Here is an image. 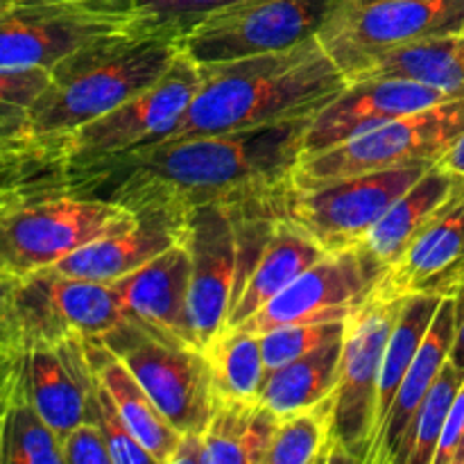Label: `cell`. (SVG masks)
Wrapping results in <instances>:
<instances>
[{
    "mask_svg": "<svg viewBox=\"0 0 464 464\" xmlns=\"http://www.w3.org/2000/svg\"><path fill=\"white\" fill-rule=\"evenodd\" d=\"M18 370L32 403L59 440L89 420V392L95 374L84 340L25 344L18 353Z\"/></svg>",
    "mask_w": 464,
    "mask_h": 464,
    "instance_id": "cell-17",
    "label": "cell"
},
{
    "mask_svg": "<svg viewBox=\"0 0 464 464\" xmlns=\"http://www.w3.org/2000/svg\"><path fill=\"white\" fill-rule=\"evenodd\" d=\"M170 464H207V447L202 433H184Z\"/></svg>",
    "mask_w": 464,
    "mask_h": 464,
    "instance_id": "cell-42",
    "label": "cell"
},
{
    "mask_svg": "<svg viewBox=\"0 0 464 464\" xmlns=\"http://www.w3.org/2000/svg\"><path fill=\"white\" fill-rule=\"evenodd\" d=\"M401 302L403 295L390 293L381 284L379 290L347 320L338 381L326 399L329 440L324 464H370L376 442L381 361Z\"/></svg>",
    "mask_w": 464,
    "mask_h": 464,
    "instance_id": "cell-4",
    "label": "cell"
},
{
    "mask_svg": "<svg viewBox=\"0 0 464 464\" xmlns=\"http://www.w3.org/2000/svg\"><path fill=\"white\" fill-rule=\"evenodd\" d=\"M343 338L263 376L258 401L279 417L308 411L331 397L338 381Z\"/></svg>",
    "mask_w": 464,
    "mask_h": 464,
    "instance_id": "cell-27",
    "label": "cell"
},
{
    "mask_svg": "<svg viewBox=\"0 0 464 464\" xmlns=\"http://www.w3.org/2000/svg\"><path fill=\"white\" fill-rule=\"evenodd\" d=\"M456 464H464V438L460 449H458V456H456Z\"/></svg>",
    "mask_w": 464,
    "mask_h": 464,
    "instance_id": "cell-47",
    "label": "cell"
},
{
    "mask_svg": "<svg viewBox=\"0 0 464 464\" xmlns=\"http://www.w3.org/2000/svg\"><path fill=\"white\" fill-rule=\"evenodd\" d=\"M464 438V383L458 390L456 399L449 411L447 424H444L442 438H440L438 453H435L433 464H456L458 449H460Z\"/></svg>",
    "mask_w": 464,
    "mask_h": 464,
    "instance_id": "cell-40",
    "label": "cell"
},
{
    "mask_svg": "<svg viewBox=\"0 0 464 464\" xmlns=\"http://www.w3.org/2000/svg\"><path fill=\"white\" fill-rule=\"evenodd\" d=\"M464 254V195L453 199L430 225L412 238L388 267L383 285L394 295L438 290Z\"/></svg>",
    "mask_w": 464,
    "mask_h": 464,
    "instance_id": "cell-24",
    "label": "cell"
},
{
    "mask_svg": "<svg viewBox=\"0 0 464 464\" xmlns=\"http://www.w3.org/2000/svg\"><path fill=\"white\" fill-rule=\"evenodd\" d=\"M279 415L258 399L218 401L204 430L207 464H266Z\"/></svg>",
    "mask_w": 464,
    "mask_h": 464,
    "instance_id": "cell-25",
    "label": "cell"
},
{
    "mask_svg": "<svg viewBox=\"0 0 464 464\" xmlns=\"http://www.w3.org/2000/svg\"><path fill=\"white\" fill-rule=\"evenodd\" d=\"M462 279H464V254L460 256V261L453 266V270L444 276L442 284L438 285V293H449V290H451L456 284H460Z\"/></svg>",
    "mask_w": 464,
    "mask_h": 464,
    "instance_id": "cell-45",
    "label": "cell"
},
{
    "mask_svg": "<svg viewBox=\"0 0 464 464\" xmlns=\"http://www.w3.org/2000/svg\"><path fill=\"white\" fill-rule=\"evenodd\" d=\"M453 334H456V299L451 293H444L442 304L426 331L424 343L417 349L415 358L399 385L397 397L390 406L388 417L381 426L370 464H403V449H406L412 420H415L429 390L433 388L444 362L449 361Z\"/></svg>",
    "mask_w": 464,
    "mask_h": 464,
    "instance_id": "cell-19",
    "label": "cell"
},
{
    "mask_svg": "<svg viewBox=\"0 0 464 464\" xmlns=\"http://www.w3.org/2000/svg\"><path fill=\"white\" fill-rule=\"evenodd\" d=\"M329 440V406L279 417L266 464H324Z\"/></svg>",
    "mask_w": 464,
    "mask_h": 464,
    "instance_id": "cell-34",
    "label": "cell"
},
{
    "mask_svg": "<svg viewBox=\"0 0 464 464\" xmlns=\"http://www.w3.org/2000/svg\"><path fill=\"white\" fill-rule=\"evenodd\" d=\"M385 275L388 267L367 249L329 252L240 326L263 334L285 324L344 322L379 290Z\"/></svg>",
    "mask_w": 464,
    "mask_h": 464,
    "instance_id": "cell-13",
    "label": "cell"
},
{
    "mask_svg": "<svg viewBox=\"0 0 464 464\" xmlns=\"http://www.w3.org/2000/svg\"><path fill=\"white\" fill-rule=\"evenodd\" d=\"M63 464H113L107 440L93 421H82L62 440Z\"/></svg>",
    "mask_w": 464,
    "mask_h": 464,
    "instance_id": "cell-38",
    "label": "cell"
},
{
    "mask_svg": "<svg viewBox=\"0 0 464 464\" xmlns=\"http://www.w3.org/2000/svg\"><path fill=\"white\" fill-rule=\"evenodd\" d=\"M0 464H63L62 440L32 403L23 385L18 361L3 406Z\"/></svg>",
    "mask_w": 464,
    "mask_h": 464,
    "instance_id": "cell-29",
    "label": "cell"
},
{
    "mask_svg": "<svg viewBox=\"0 0 464 464\" xmlns=\"http://www.w3.org/2000/svg\"><path fill=\"white\" fill-rule=\"evenodd\" d=\"M460 195H464V177L444 168L442 163H435L390 204L361 247L367 249L381 266L390 267L406 252L412 238Z\"/></svg>",
    "mask_w": 464,
    "mask_h": 464,
    "instance_id": "cell-22",
    "label": "cell"
},
{
    "mask_svg": "<svg viewBox=\"0 0 464 464\" xmlns=\"http://www.w3.org/2000/svg\"><path fill=\"white\" fill-rule=\"evenodd\" d=\"M16 275L0 270V365L14 361L21 353L23 343L18 334L16 313H14V293H16Z\"/></svg>",
    "mask_w": 464,
    "mask_h": 464,
    "instance_id": "cell-39",
    "label": "cell"
},
{
    "mask_svg": "<svg viewBox=\"0 0 464 464\" xmlns=\"http://www.w3.org/2000/svg\"><path fill=\"white\" fill-rule=\"evenodd\" d=\"M0 456H3V408H0Z\"/></svg>",
    "mask_w": 464,
    "mask_h": 464,
    "instance_id": "cell-48",
    "label": "cell"
},
{
    "mask_svg": "<svg viewBox=\"0 0 464 464\" xmlns=\"http://www.w3.org/2000/svg\"><path fill=\"white\" fill-rule=\"evenodd\" d=\"M462 383L464 372L460 367L453 365L451 361L444 362L442 372L412 420L406 449H403V464H433L449 411H451V403Z\"/></svg>",
    "mask_w": 464,
    "mask_h": 464,
    "instance_id": "cell-33",
    "label": "cell"
},
{
    "mask_svg": "<svg viewBox=\"0 0 464 464\" xmlns=\"http://www.w3.org/2000/svg\"><path fill=\"white\" fill-rule=\"evenodd\" d=\"M456 98L458 95L438 86L401 77L349 80L347 86L308 121L302 159L335 148L392 118Z\"/></svg>",
    "mask_w": 464,
    "mask_h": 464,
    "instance_id": "cell-16",
    "label": "cell"
},
{
    "mask_svg": "<svg viewBox=\"0 0 464 464\" xmlns=\"http://www.w3.org/2000/svg\"><path fill=\"white\" fill-rule=\"evenodd\" d=\"M16 5H18V0H0V16H3V14H7L12 7H16Z\"/></svg>",
    "mask_w": 464,
    "mask_h": 464,
    "instance_id": "cell-46",
    "label": "cell"
},
{
    "mask_svg": "<svg viewBox=\"0 0 464 464\" xmlns=\"http://www.w3.org/2000/svg\"><path fill=\"white\" fill-rule=\"evenodd\" d=\"M462 281H464V279H462Z\"/></svg>",
    "mask_w": 464,
    "mask_h": 464,
    "instance_id": "cell-51",
    "label": "cell"
},
{
    "mask_svg": "<svg viewBox=\"0 0 464 464\" xmlns=\"http://www.w3.org/2000/svg\"><path fill=\"white\" fill-rule=\"evenodd\" d=\"M347 329L344 322H320V324H285L276 329L263 331L261 335V352L263 367L267 372H275L334 340L343 338Z\"/></svg>",
    "mask_w": 464,
    "mask_h": 464,
    "instance_id": "cell-35",
    "label": "cell"
},
{
    "mask_svg": "<svg viewBox=\"0 0 464 464\" xmlns=\"http://www.w3.org/2000/svg\"><path fill=\"white\" fill-rule=\"evenodd\" d=\"M370 77H401V80L424 82L464 98V34L435 36V39L403 45L372 59L347 80H370Z\"/></svg>",
    "mask_w": 464,
    "mask_h": 464,
    "instance_id": "cell-26",
    "label": "cell"
},
{
    "mask_svg": "<svg viewBox=\"0 0 464 464\" xmlns=\"http://www.w3.org/2000/svg\"><path fill=\"white\" fill-rule=\"evenodd\" d=\"M449 293H451L453 299H456V334H453V344H451V353H449V361L464 372V281L453 285Z\"/></svg>",
    "mask_w": 464,
    "mask_h": 464,
    "instance_id": "cell-41",
    "label": "cell"
},
{
    "mask_svg": "<svg viewBox=\"0 0 464 464\" xmlns=\"http://www.w3.org/2000/svg\"><path fill=\"white\" fill-rule=\"evenodd\" d=\"M440 163H442L444 168H449V170L458 172V175L464 177V134L460 136V140H458V143L453 145L442 159H440Z\"/></svg>",
    "mask_w": 464,
    "mask_h": 464,
    "instance_id": "cell-43",
    "label": "cell"
},
{
    "mask_svg": "<svg viewBox=\"0 0 464 464\" xmlns=\"http://www.w3.org/2000/svg\"><path fill=\"white\" fill-rule=\"evenodd\" d=\"M139 213L111 199L53 190L0 208V270L30 275L84 245L130 229Z\"/></svg>",
    "mask_w": 464,
    "mask_h": 464,
    "instance_id": "cell-5",
    "label": "cell"
},
{
    "mask_svg": "<svg viewBox=\"0 0 464 464\" xmlns=\"http://www.w3.org/2000/svg\"><path fill=\"white\" fill-rule=\"evenodd\" d=\"M41 148H44V145H41Z\"/></svg>",
    "mask_w": 464,
    "mask_h": 464,
    "instance_id": "cell-50",
    "label": "cell"
},
{
    "mask_svg": "<svg viewBox=\"0 0 464 464\" xmlns=\"http://www.w3.org/2000/svg\"><path fill=\"white\" fill-rule=\"evenodd\" d=\"M199 86V66L184 53L166 75L134 98L125 100L109 113L68 134L59 143L63 170L68 177L107 159L163 140L186 111Z\"/></svg>",
    "mask_w": 464,
    "mask_h": 464,
    "instance_id": "cell-11",
    "label": "cell"
},
{
    "mask_svg": "<svg viewBox=\"0 0 464 464\" xmlns=\"http://www.w3.org/2000/svg\"><path fill=\"white\" fill-rule=\"evenodd\" d=\"M16 361H18V356L14 358V361L0 365V408L5 406V399H7L9 385H12L14 372H16Z\"/></svg>",
    "mask_w": 464,
    "mask_h": 464,
    "instance_id": "cell-44",
    "label": "cell"
},
{
    "mask_svg": "<svg viewBox=\"0 0 464 464\" xmlns=\"http://www.w3.org/2000/svg\"><path fill=\"white\" fill-rule=\"evenodd\" d=\"M460 34H464V27H462V32H460Z\"/></svg>",
    "mask_w": 464,
    "mask_h": 464,
    "instance_id": "cell-49",
    "label": "cell"
},
{
    "mask_svg": "<svg viewBox=\"0 0 464 464\" xmlns=\"http://www.w3.org/2000/svg\"><path fill=\"white\" fill-rule=\"evenodd\" d=\"M66 190V170L54 148L0 152V208L36 195Z\"/></svg>",
    "mask_w": 464,
    "mask_h": 464,
    "instance_id": "cell-31",
    "label": "cell"
},
{
    "mask_svg": "<svg viewBox=\"0 0 464 464\" xmlns=\"http://www.w3.org/2000/svg\"><path fill=\"white\" fill-rule=\"evenodd\" d=\"M344 0H245L199 18L179 34L195 63L284 53L317 39Z\"/></svg>",
    "mask_w": 464,
    "mask_h": 464,
    "instance_id": "cell-9",
    "label": "cell"
},
{
    "mask_svg": "<svg viewBox=\"0 0 464 464\" xmlns=\"http://www.w3.org/2000/svg\"><path fill=\"white\" fill-rule=\"evenodd\" d=\"M181 243L190 256V335L204 352L227 326L238 279V236L229 204L190 208L184 216Z\"/></svg>",
    "mask_w": 464,
    "mask_h": 464,
    "instance_id": "cell-15",
    "label": "cell"
},
{
    "mask_svg": "<svg viewBox=\"0 0 464 464\" xmlns=\"http://www.w3.org/2000/svg\"><path fill=\"white\" fill-rule=\"evenodd\" d=\"M14 313L23 347L71 338H104L125 320L111 284L75 279L54 267L18 276Z\"/></svg>",
    "mask_w": 464,
    "mask_h": 464,
    "instance_id": "cell-14",
    "label": "cell"
},
{
    "mask_svg": "<svg viewBox=\"0 0 464 464\" xmlns=\"http://www.w3.org/2000/svg\"><path fill=\"white\" fill-rule=\"evenodd\" d=\"M84 349L95 376L109 390L113 403L121 411L122 420L130 426L134 438L140 442V447L154 458V464H170L177 447H179V430L166 420V415L159 411L157 403L143 390V385L134 379L130 367L102 340L86 338Z\"/></svg>",
    "mask_w": 464,
    "mask_h": 464,
    "instance_id": "cell-23",
    "label": "cell"
},
{
    "mask_svg": "<svg viewBox=\"0 0 464 464\" xmlns=\"http://www.w3.org/2000/svg\"><path fill=\"white\" fill-rule=\"evenodd\" d=\"M308 118L163 139L68 177L66 190L184 218L202 204H240L288 184L304 154Z\"/></svg>",
    "mask_w": 464,
    "mask_h": 464,
    "instance_id": "cell-1",
    "label": "cell"
},
{
    "mask_svg": "<svg viewBox=\"0 0 464 464\" xmlns=\"http://www.w3.org/2000/svg\"><path fill=\"white\" fill-rule=\"evenodd\" d=\"M444 293L438 290H417L403 295L399 317L392 326L388 344H385L383 361L379 374V403H376V438L381 433L390 406H392L397 390L415 358L417 349L424 343V335L442 304ZM376 444V442H374Z\"/></svg>",
    "mask_w": 464,
    "mask_h": 464,
    "instance_id": "cell-28",
    "label": "cell"
},
{
    "mask_svg": "<svg viewBox=\"0 0 464 464\" xmlns=\"http://www.w3.org/2000/svg\"><path fill=\"white\" fill-rule=\"evenodd\" d=\"M188 285L190 256L179 240L139 270L113 281L111 288L121 302L125 320L139 322L168 338L195 344L188 322Z\"/></svg>",
    "mask_w": 464,
    "mask_h": 464,
    "instance_id": "cell-18",
    "label": "cell"
},
{
    "mask_svg": "<svg viewBox=\"0 0 464 464\" xmlns=\"http://www.w3.org/2000/svg\"><path fill=\"white\" fill-rule=\"evenodd\" d=\"M218 401H249L258 397L266 376L261 335L243 326H225L204 347Z\"/></svg>",
    "mask_w": 464,
    "mask_h": 464,
    "instance_id": "cell-30",
    "label": "cell"
},
{
    "mask_svg": "<svg viewBox=\"0 0 464 464\" xmlns=\"http://www.w3.org/2000/svg\"><path fill=\"white\" fill-rule=\"evenodd\" d=\"M181 234H184V218L163 211H140L134 227L102 236L77 252L68 254L53 267L75 279L113 284L179 243Z\"/></svg>",
    "mask_w": 464,
    "mask_h": 464,
    "instance_id": "cell-20",
    "label": "cell"
},
{
    "mask_svg": "<svg viewBox=\"0 0 464 464\" xmlns=\"http://www.w3.org/2000/svg\"><path fill=\"white\" fill-rule=\"evenodd\" d=\"M464 134V98L392 118L374 130L299 161L290 181L322 184L343 177L438 163Z\"/></svg>",
    "mask_w": 464,
    "mask_h": 464,
    "instance_id": "cell-7",
    "label": "cell"
},
{
    "mask_svg": "<svg viewBox=\"0 0 464 464\" xmlns=\"http://www.w3.org/2000/svg\"><path fill=\"white\" fill-rule=\"evenodd\" d=\"M430 166L435 163H412L313 186L288 181L270 195V207L276 216L306 229L326 252L361 247L390 204Z\"/></svg>",
    "mask_w": 464,
    "mask_h": 464,
    "instance_id": "cell-8",
    "label": "cell"
},
{
    "mask_svg": "<svg viewBox=\"0 0 464 464\" xmlns=\"http://www.w3.org/2000/svg\"><path fill=\"white\" fill-rule=\"evenodd\" d=\"M89 421L98 424L102 430L113 464H154V458L134 438L130 426L122 420L121 411L113 403L111 394L98 376L89 392Z\"/></svg>",
    "mask_w": 464,
    "mask_h": 464,
    "instance_id": "cell-36",
    "label": "cell"
},
{
    "mask_svg": "<svg viewBox=\"0 0 464 464\" xmlns=\"http://www.w3.org/2000/svg\"><path fill=\"white\" fill-rule=\"evenodd\" d=\"M347 82L320 39L284 53L202 63L198 91L166 139L229 134L308 118Z\"/></svg>",
    "mask_w": 464,
    "mask_h": 464,
    "instance_id": "cell-2",
    "label": "cell"
},
{
    "mask_svg": "<svg viewBox=\"0 0 464 464\" xmlns=\"http://www.w3.org/2000/svg\"><path fill=\"white\" fill-rule=\"evenodd\" d=\"M102 340L143 385L166 420L184 433H204L218 397L204 352L134 320H122Z\"/></svg>",
    "mask_w": 464,
    "mask_h": 464,
    "instance_id": "cell-10",
    "label": "cell"
},
{
    "mask_svg": "<svg viewBox=\"0 0 464 464\" xmlns=\"http://www.w3.org/2000/svg\"><path fill=\"white\" fill-rule=\"evenodd\" d=\"M50 84V71H0V152L41 148L30 131L27 113ZM50 148V145H48Z\"/></svg>",
    "mask_w": 464,
    "mask_h": 464,
    "instance_id": "cell-32",
    "label": "cell"
},
{
    "mask_svg": "<svg viewBox=\"0 0 464 464\" xmlns=\"http://www.w3.org/2000/svg\"><path fill=\"white\" fill-rule=\"evenodd\" d=\"M179 54V36L157 30L80 50L50 71V84L27 113L32 136L59 150L68 134L161 80Z\"/></svg>",
    "mask_w": 464,
    "mask_h": 464,
    "instance_id": "cell-3",
    "label": "cell"
},
{
    "mask_svg": "<svg viewBox=\"0 0 464 464\" xmlns=\"http://www.w3.org/2000/svg\"><path fill=\"white\" fill-rule=\"evenodd\" d=\"M326 254L329 252L306 229L275 213V225L266 245L231 299L227 326H240L247 322Z\"/></svg>",
    "mask_w": 464,
    "mask_h": 464,
    "instance_id": "cell-21",
    "label": "cell"
},
{
    "mask_svg": "<svg viewBox=\"0 0 464 464\" xmlns=\"http://www.w3.org/2000/svg\"><path fill=\"white\" fill-rule=\"evenodd\" d=\"M462 27L464 0H344L317 39L349 77L381 54Z\"/></svg>",
    "mask_w": 464,
    "mask_h": 464,
    "instance_id": "cell-12",
    "label": "cell"
},
{
    "mask_svg": "<svg viewBox=\"0 0 464 464\" xmlns=\"http://www.w3.org/2000/svg\"><path fill=\"white\" fill-rule=\"evenodd\" d=\"M143 32L131 0H18L0 16V71H53L89 45Z\"/></svg>",
    "mask_w": 464,
    "mask_h": 464,
    "instance_id": "cell-6",
    "label": "cell"
},
{
    "mask_svg": "<svg viewBox=\"0 0 464 464\" xmlns=\"http://www.w3.org/2000/svg\"><path fill=\"white\" fill-rule=\"evenodd\" d=\"M238 3L245 0H131L143 30L172 32L177 36L199 18Z\"/></svg>",
    "mask_w": 464,
    "mask_h": 464,
    "instance_id": "cell-37",
    "label": "cell"
}]
</instances>
